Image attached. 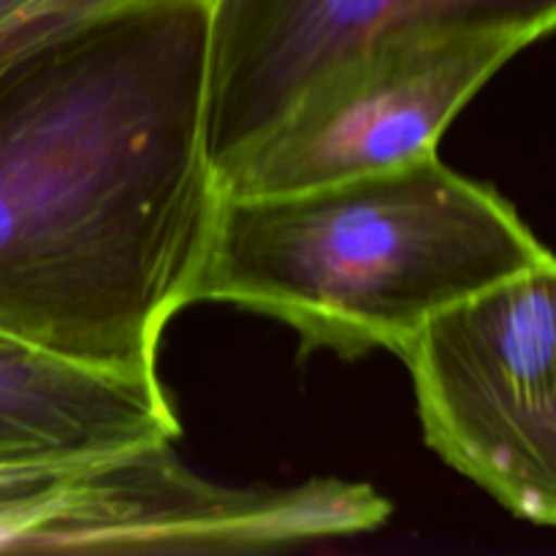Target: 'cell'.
Masks as SVG:
<instances>
[{"label":"cell","mask_w":556,"mask_h":556,"mask_svg":"<svg viewBox=\"0 0 556 556\" xmlns=\"http://www.w3.org/2000/svg\"><path fill=\"white\" fill-rule=\"evenodd\" d=\"M177 438L157 375H119L0 331V472Z\"/></svg>","instance_id":"obj_7"},{"label":"cell","mask_w":556,"mask_h":556,"mask_svg":"<svg viewBox=\"0 0 556 556\" xmlns=\"http://www.w3.org/2000/svg\"><path fill=\"white\" fill-rule=\"evenodd\" d=\"M117 3L123 0H33L22 11L0 20V71L65 27Z\"/></svg>","instance_id":"obj_8"},{"label":"cell","mask_w":556,"mask_h":556,"mask_svg":"<svg viewBox=\"0 0 556 556\" xmlns=\"http://www.w3.org/2000/svg\"><path fill=\"white\" fill-rule=\"evenodd\" d=\"M212 0H123L0 71V331L152 378L220 177Z\"/></svg>","instance_id":"obj_1"},{"label":"cell","mask_w":556,"mask_h":556,"mask_svg":"<svg viewBox=\"0 0 556 556\" xmlns=\"http://www.w3.org/2000/svg\"><path fill=\"white\" fill-rule=\"evenodd\" d=\"M456 33L535 43L556 33V0H212L206 147L217 177L364 49Z\"/></svg>","instance_id":"obj_6"},{"label":"cell","mask_w":556,"mask_h":556,"mask_svg":"<svg viewBox=\"0 0 556 556\" xmlns=\"http://www.w3.org/2000/svg\"><path fill=\"white\" fill-rule=\"evenodd\" d=\"M389 516L367 483L220 486L185 467L174 440L0 472V548L264 552L362 535Z\"/></svg>","instance_id":"obj_3"},{"label":"cell","mask_w":556,"mask_h":556,"mask_svg":"<svg viewBox=\"0 0 556 556\" xmlns=\"http://www.w3.org/2000/svg\"><path fill=\"white\" fill-rule=\"evenodd\" d=\"M554 253L438 152L271 195H220L193 304H233L345 358L405 356L418 331Z\"/></svg>","instance_id":"obj_2"},{"label":"cell","mask_w":556,"mask_h":556,"mask_svg":"<svg viewBox=\"0 0 556 556\" xmlns=\"http://www.w3.org/2000/svg\"><path fill=\"white\" fill-rule=\"evenodd\" d=\"M530 47L500 33L394 38L309 87L226 177V195H271L402 166L438 141L467 101Z\"/></svg>","instance_id":"obj_5"},{"label":"cell","mask_w":556,"mask_h":556,"mask_svg":"<svg viewBox=\"0 0 556 556\" xmlns=\"http://www.w3.org/2000/svg\"><path fill=\"white\" fill-rule=\"evenodd\" d=\"M510 514L556 530V421L527 472V481Z\"/></svg>","instance_id":"obj_9"},{"label":"cell","mask_w":556,"mask_h":556,"mask_svg":"<svg viewBox=\"0 0 556 556\" xmlns=\"http://www.w3.org/2000/svg\"><path fill=\"white\" fill-rule=\"evenodd\" d=\"M30 3L33 0H0V20L16 14V11H22L25 5H30Z\"/></svg>","instance_id":"obj_10"},{"label":"cell","mask_w":556,"mask_h":556,"mask_svg":"<svg viewBox=\"0 0 556 556\" xmlns=\"http://www.w3.org/2000/svg\"><path fill=\"white\" fill-rule=\"evenodd\" d=\"M402 362L432 451L514 508L556 421V255L440 313Z\"/></svg>","instance_id":"obj_4"}]
</instances>
